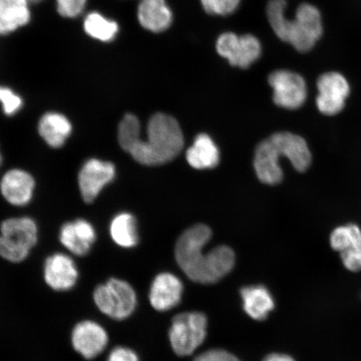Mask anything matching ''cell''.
Segmentation results:
<instances>
[{"label": "cell", "instance_id": "484cf974", "mask_svg": "<svg viewBox=\"0 0 361 361\" xmlns=\"http://www.w3.org/2000/svg\"><path fill=\"white\" fill-rule=\"evenodd\" d=\"M87 0H56L57 11L69 19L78 18L83 13Z\"/></svg>", "mask_w": 361, "mask_h": 361}, {"label": "cell", "instance_id": "44dd1931", "mask_svg": "<svg viewBox=\"0 0 361 361\" xmlns=\"http://www.w3.org/2000/svg\"><path fill=\"white\" fill-rule=\"evenodd\" d=\"M27 0H0V35L13 32L30 21Z\"/></svg>", "mask_w": 361, "mask_h": 361}, {"label": "cell", "instance_id": "6da1fadb", "mask_svg": "<svg viewBox=\"0 0 361 361\" xmlns=\"http://www.w3.org/2000/svg\"><path fill=\"white\" fill-rule=\"evenodd\" d=\"M141 126L137 116L126 114L118 128L121 148L135 161L145 166H157L173 160L184 146V138L178 121L171 116L157 113L149 121L147 139L140 138Z\"/></svg>", "mask_w": 361, "mask_h": 361}, {"label": "cell", "instance_id": "1f68e13d", "mask_svg": "<svg viewBox=\"0 0 361 361\" xmlns=\"http://www.w3.org/2000/svg\"><path fill=\"white\" fill-rule=\"evenodd\" d=\"M2 161H3V158L1 156V153H0V166H1V164H2Z\"/></svg>", "mask_w": 361, "mask_h": 361}, {"label": "cell", "instance_id": "d4e9b609", "mask_svg": "<svg viewBox=\"0 0 361 361\" xmlns=\"http://www.w3.org/2000/svg\"><path fill=\"white\" fill-rule=\"evenodd\" d=\"M241 2L242 0H200L203 11L209 15L221 17L233 15Z\"/></svg>", "mask_w": 361, "mask_h": 361}, {"label": "cell", "instance_id": "ba28073f", "mask_svg": "<svg viewBox=\"0 0 361 361\" xmlns=\"http://www.w3.org/2000/svg\"><path fill=\"white\" fill-rule=\"evenodd\" d=\"M216 51L232 66L247 69L260 58L262 44L255 35L226 31L216 39Z\"/></svg>", "mask_w": 361, "mask_h": 361}, {"label": "cell", "instance_id": "2e32d148", "mask_svg": "<svg viewBox=\"0 0 361 361\" xmlns=\"http://www.w3.org/2000/svg\"><path fill=\"white\" fill-rule=\"evenodd\" d=\"M183 293V283L176 275L161 273L153 279L149 291V301L153 309L166 312L180 304Z\"/></svg>", "mask_w": 361, "mask_h": 361}, {"label": "cell", "instance_id": "ffe728a7", "mask_svg": "<svg viewBox=\"0 0 361 361\" xmlns=\"http://www.w3.org/2000/svg\"><path fill=\"white\" fill-rule=\"evenodd\" d=\"M38 129L40 137L49 147L60 148L70 137L72 126L64 115L48 112L39 120Z\"/></svg>", "mask_w": 361, "mask_h": 361}, {"label": "cell", "instance_id": "7402d4cb", "mask_svg": "<svg viewBox=\"0 0 361 361\" xmlns=\"http://www.w3.org/2000/svg\"><path fill=\"white\" fill-rule=\"evenodd\" d=\"M187 161L195 169H214L220 161L218 147L213 140L207 134H200L188 149L186 154Z\"/></svg>", "mask_w": 361, "mask_h": 361}, {"label": "cell", "instance_id": "9c48e42d", "mask_svg": "<svg viewBox=\"0 0 361 361\" xmlns=\"http://www.w3.org/2000/svg\"><path fill=\"white\" fill-rule=\"evenodd\" d=\"M109 334L105 327L96 320H81L72 329L71 343L72 348L85 360L98 357L109 344Z\"/></svg>", "mask_w": 361, "mask_h": 361}, {"label": "cell", "instance_id": "8fae6325", "mask_svg": "<svg viewBox=\"0 0 361 361\" xmlns=\"http://www.w3.org/2000/svg\"><path fill=\"white\" fill-rule=\"evenodd\" d=\"M79 277L78 265L69 255L54 252L44 262V281L54 291L68 292L73 290Z\"/></svg>", "mask_w": 361, "mask_h": 361}, {"label": "cell", "instance_id": "d6986e66", "mask_svg": "<svg viewBox=\"0 0 361 361\" xmlns=\"http://www.w3.org/2000/svg\"><path fill=\"white\" fill-rule=\"evenodd\" d=\"M243 310L252 319L262 322L274 309V300L267 288L263 286L243 287L241 290Z\"/></svg>", "mask_w": 361, "mask_h": 361}, {"label": "cell", "instance_id": "83f0119b", "mask_svg": "<svg viewBox=\"0 0 361 361\" xmlns=\"http://www.w3.org/2000/svg\"><path fill=\"white\" fill-rule=\"evenodd\" d=\"M193 361H240L235 355L224 350L214 349L203 352Z\"/></svg>", "mask_w": 361, "mask_h": 361}, {"label": "cell", "instance_id": "52a82bcc", "mask_svg": "<svg viewBox=\"0 0 361 361\" xmlns=\"http://www.w3.org/2000/svg\"><path fill=\"white\" fill-rule=\"evenodd\" d=\"M207 319L201 312L176 315L169 329L171 348L178 356L191 355L207 337Z\"/></svg>", "mask_w": 361, "mask_h": 361}, {"label": "cell", "instance_id": "7c38bea8", "mask_svg": "<svg viewBox=\"0 0 361 361\" xmlns=\"http://www.w3.org/2000/svg\"><path fill=\"white\" fill-rule=\"evenodd\" d=\"M316 105L320 112L327 116L340 113L350 94V85L345 76L338 72H328L320 75Z\"/></svg>", "mask_w": 361, "mask_h": 361}, {"label": "cell", "instance_id": "9a60e30c", "mask_svg": "<svg viewBox=\"0 0 361 361\" xmlns=\"http://www.w3.org/2000/svg\"><path fill=\"white\" fill-rule=\"evenodd\" d=\"M97 236L94 226L80 219L61 226L59 240L71 255L84 257L92 251Z\"/></svg>", "mask_w": 361, "mask_h": 361}, {"label": "cell", "instance_id": "ac0fdd59", "mask_svg": "<svg viewBox=\"0 0 361 361\" xmlns=\"http://www.w3.org/2000/svg\"><path fill=\"white\" fill-rule=\"evenodd\" d=\"M35 186L32 176L20 169L8 171L0 183L4 197L11 204L17 207L28 204L32 200Z\"/></svg>", "mask_w": 361, "mask_h": 361}, {"label": "cell", "instance_id": "5bb4252c", "mask_svg": "<svg viewBox=\"0 0 361 361\" xmlns=\"http://www.w3.org/2000/svg\"><path fill=\"white\" fill-rule=\"evenodd\" d=\"M331 245L340 252L345 267L351 272L361 270V230L355 224L338 227L331 233Z\"/></svg>", "mask_w": 361, "mask_h": 361}, {"label": "cell", "instance_id": "4316f807", "mask_svg": "<svg viewBox=\"0 0 361 361\" xmlns=\"http://www.w3.org/2000/svg\"><path fill=\"white\" fill-rule=\"evenodd\" d=\"M0 102H2L4 112L7 116L15 115L23 105L21 97L7 87H0Z\"/></svg>", "mask_w": 361, "mask_h": 361}, {"label": "cell", "instance_id": "8992f818", "mask_svg": "<svg viewBox=\"0 0 361 361\" xmlns=\"http://www.w3.org/2000/svg\"><path fill=\"white\" fill-rule=\"evenodd\" d=\"M324 34L322 13L314 4L302 3L297 7L295 17L288 23L282 42L290 44L297 51L309 52Z\"/></svg>", "mask_w": 361, "mask_h": 361}, {"label": "cell", "instance_id": "3957f363", "mask_svg": "<svg viewBox=\"0 0 361 361\" xmlns=\"http://www.w3.org/2000/svg\"><path fill=\"white\" fill-rule=\"evenodd\" d=\"M286 157L298 171L310 168L312 157L308 144L300 135L290 133H275L257 147L255 169L260 182L275 185L282 182L283 170L279 158Z\"/></svg>", "mask_w": 361, "mask_h": 361}, {"label": "cell", "instance_id": "4dcf8cb0", "mask_svg": "<svg viewBox=\"0 0 361 361\" xmlns=\"http://www.w3.org/2000/svg\"><path fill=\"white\" fill-rule=\"evenodd\" d=\"M30 4H38L43 1V0H27Z\"/></svg>", "mask_w": 361, "mask_h": 361}, {"label": "cell", "instance_id": "f546056e", "mask_svg": "<svg viewBox=\"0 0 361 361\" xmlns=\"http://www.w3.org/2000/svg\"><path fill=\"white\" fill-rule=\"evenodd\" d=\"M263 361H295L290 355L283 354H270Z\"/></svg>", "mask_w": 361, "mask_h": 361}, {"label": "cell", "instance_id": "7a4b0ae2", "mask_svg": "<svg viewBox=\"0 0 361 361\" xmlns=\"http://www.w3.org/2000/svg\"><path fill=\"white\" fill-rule=\"evenodd\" d=\"M211 237L209 227L197 224L187 229L176 245V260L183 273L194 282H219L231 272L235 264V255L228 246H218L203 254V248Z\"/></svg>", "mask_w": 361, "mask_h": 361}, {"label": "cell", "instance_id": "4fadbf2b", "mask_svg": "<svg viewBox=\"0 0 361 361\" xmlns=\"http://www.w3.org/2000/svg\"><path fill=\"white\" fill-rule=\"evenodd\" d=\"M114 164L98 159L88 160L81 168L78 183L81 197L87 203H92L104 187L115 178Z\"/></svg>", "mask_w": 361, "mask_h": 361}, {"label": "cell", "instance_id": "f1b7e54d", "mask_svg": "<svg viewBox=\"0 0 361 361\" xmlns=\"http://www.w3.org/2000/svg\"><path fill=\"white\" fill-rule=\"evenodd\" d=\"M106 361H140V359L133 349L126 346H116L110 351Z\"/></svg>", "mask_w": 361, "mask_h": 361}, {"label": "cell", "instance_id": "277c9868", "mask_svg": "<svg viewBox=\"0 0 361 361\" xmlns=\"http://www.w3.org/2000/svg\"><path fill=\"white\" fill-rule=\"evenodd\" d=\"M37 224L29 216L4 220L0 225V257L12 264H20L37 245Z\"/></svg>", "mask_w": 361, "mask_h": 361}, {"label": "cell", "instance_id": "e0dca14e", "mask_svg": "<svg viewBox=\"0 0 361 361\" xmlns=\"http://www.w3.org/2000/svg\"><path fill=\"white\" fill-rule=\"evenodd\" d=\"M137 20L143 29L160 34L173 25L174 15L166 0H142L137 8Z\"/></svg>", "mask_w": 361, "mask_h": 361}, {"label": "cell", "instance_id": "5b68a950", "mask_svg": "<svg viewBox=\"0 0 361 361\" xmlns=\"http://www.w3.org/2000/svg\"><path fill=\"white\" fill-rule=\"evenodd\" d=\"M93 301L99 311L116 322L128 319L135 312L137 296L130 284L112 277L99 284L93 291Z\"/></svg>", "mask_w": 361, "mask_h": 361}, {"label": "cell", "instance_id": "603a6c76", "mask_svg": "<svg viewBox=\"0 0 361 361\" xmlns=\"http://www.w3.org/2000/svg\"><path fill=\"white\" fill-rule=\"evenodd\" d=\"M110 235L115 245L123 248H133L138 245L137 220L133 214L121 213L113 218Z\"/></svg>", "mask_w": 361, "mask_h": 361}, {"label": "cell", "instance_id": "30bf717a", "mask_svg": "<svg viewBox=\"0 0 361 361\" xmlns=\"http://www.w3.org/2000/svg\"><path fill=\"white\" fill-rule=\"evenodd\" d=\"M269 83L274 90V102L279 106L295 110L306 101L305 80L295 72L275 71L269 75Z\"/></svg>", "mask_w": 361, "mask_h": 361}, {"label": "cell", "instance_id": "cb8c5ba5", "mask_svg": "<svg viewBox=\"0 0 361 361\" xmlns=\"http://www.w3.org/2000/svg\"><path fill=\"white\" fill-rule=\"evenodd\" d=\"M85 33L93 39L102 42H109L119 32V25L116 21L106 19L100 13L92 12L84 20Z\"/></svg>", "mask_w": 361, "mask_h": 361}]
</instances>
